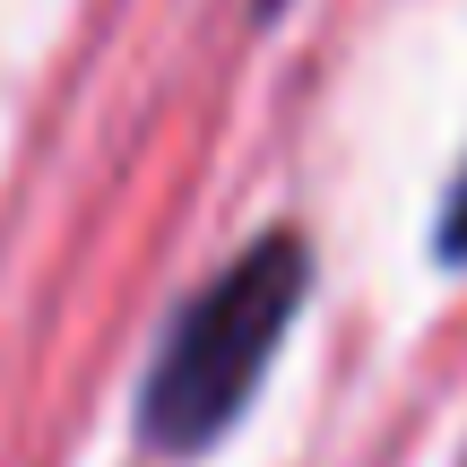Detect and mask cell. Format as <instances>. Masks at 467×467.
<instances>
[{
	"label": "cell",
	"mask_w": 467,
	"mask_h": 467,
	"mask_svg": "<svg viewBox=\"0 0 467 467\" xmlns=\"http://www.w3.org/2000/svg\"><path fill=\"white\" fill-rule=\"evenodd\" d=\"M303 303H312V243L295 225H268L234 251L225 268H208L173 320L156 329L148 372H139V441L156 459H200L243 424V407L260 399L277 347L295 337Z\"/></svg>",
	"instance_id": "cell-1"
},
{
	"label": "cell",
	"mask_w": 467,
	"mask_h": 467,
	"mask_svg": "<svg viewBox=\"0 0 467 467\" xmlns=\"http://www.w3.org/2000/svg\"><path fill=\"white\" fill-rule=\"evenodd\" d=\"M433 260H441V268H467V165H459V182L441 191V217H433Z\"/></svg>",
	"instance_id": "cell-2"
},
{
	"label": "cell",
	"mask_w": 467,
	"mask_h": 467,
	"mask_svg": "<svg viewBox=\"0 0 467 467\" xmlns=\"http://www.w3.org/2000/svg\"><path fill=\"white\" fill-rule=\"evenodd\" d=\"M285 9V0H251V17H260V26H268V17H277Z\"/></svg>",
	"instance_id": "cell-3"
}]
</instances>
